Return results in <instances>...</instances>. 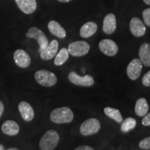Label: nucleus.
Segmentation results:
<instances>
[{
  "label": "nucleus",
  "mask_w": 150,
  "mask_h": 150,
  "mask_svg": "<svg viewBox=\"0 0 150 150\" xmlns=\"http://www.w3.org/2000/svg\"><path fill=\"white\" fill-rule=\"evenodd\" d=\"M149 105L145 98H140L137 100L135 106V112L136 115L140 117H143L148 112Z\"/></svg>",
  "instance_id": "aec40b11"
},
{
  "label": "nucleus",
  "mask_w": 150,
  "mask_h": 150,
  "mask_svg": "<svg viewBox=\"0 0 150 150\" xmlns=\"http://www.w3.org/2000/svg\"><path fill=\"white\" fill-rule=\"evenodd\" d=\"M142 18L144 22L148 27H150V8L145 9L142 12Z\"/></svg>",
  "instance_id": "b1692460"
},
{
  "label": "nucleus",
  "mask_w": 150,
  "mask_h": 150,
  "mask_svg": "<svg viewBox=\"0 0 150 150\" xmlns=\"http://www.w3.org/2000/svg\"><path fill=\"white\" fill-rule=\"evenodd\" d=\"M0 150H4V147L1 144H0Z\"/></svg>",
  "instance_id": "473e14b6"
},
{
  "label": "nucleus",
  "mask_w": 150,
  "mask_h": 150,
  "mask_svg": "<svg viewBox=\"0 0 150 150\" xmlns=\"http://www.w3.org/2000/svg\"><path fill=\"white\" fill-rule=\"evenodd\" d=\"M75 150H95V149H94L93 147H90V146L82 145V146H80V147H77Z\"/></svg>",
  "instance_id": "cd10ccee"
},
{
  "label": "nucleus",
  "mask_w": 150,
  "mask_h": 150,
  "mask_svg": "<svg viewBox=\"0 0 150 150\" xmlns=\"http://www.w3.org/2000/svg\"><path fill=\"white\" fill-rule=\"evenodd\" d=\"M97 25L94 22H88L82 26L80 29V35L83 38H88L96 33Z\"/></svg>",
  "instance_id": "a211bd4d"
},
{
  "label": "nucleus",
  "mask_w": 150,
  "mask_h": 150,
  "mask_svg": "<svg viewBox=\"0 0 150 150\" xmlns=\"http://www.w3.org/2000/svg\"><path fill=\"white\" fill-rule=\"evenodd\" d=\"M57 1L61 3H67V2H69V1H72V0H57Z\"/></svg>",
  "instance_id": "c756f323"
},
{
  "label": "nucleus",
  "mask_w": 150,
  "mask_h": 150,
  "mask_svg": "<svg viewBox=\"0 0 150 150\" xmlns=\"http://www.w3.org/2000/svg\"><path fill=\"white\" fill-rule=\"evenodd\" d=\"M117 27L115 16L113 13H108L105 16L103 21V31L106 34H112L115 32Z\"/></svg>",
  "instance_id": "4468645a"
},
{
  "label": "nucleus",
  "mask_w": 150,
  "mask_h": 150,
  "mask_svg": "<svg viewBox=\"0 0 150 150\" xmlns=\"http://www.w3.org/2000/svg\"><path fill=\"white\" fill-rule=\"evenodd\" d=\"M15 1L20 10L25 14H32L37 8L36 0H15Z\"/></svg>",
  "instance_id": "f8f14e48"
},
{
  "label": "nucleus",
  "mask_w": 150,
  "mask_h": 150,
  "mask_svg": "<svg viewBox=\"0 0 150 150\" xmlns=\"http://www.w3.org/2000/svg\"><path fill=\"white\" fill-rule=\"evenodd\" d=\"M136 127V120L133 117H127L124 120L121 125V131L127 133Z\"/></svg>",
  "instance_id": "5701e85b"
},
{
  "label": "nucleus",
  "mask_w": 150,
  "mask_h": 150,
  "mask_svg": "<svg viewBox=\"0 0 150 150\" xmlns=\"http://www.w3.org/2000/svg\"><path fill=\"white\" fill-rule=\"evenodd\" d=\"M13 59L16 65L22 68H26L31 63V57L23 50H18L15 52Z\"/></svg>",
  "instance_id": "9b49d317"
},
{
  "label": "nucleus",
  "mask_w": 150,
  "mask_h": 150,
  "mask_svg": "<svg viewBox=\"0 0 150 150\" xmlns=\"http://www.w3.org/2000/svg\"><path fill=\"white\" fill-rule=\"evenodd\" d=\"M142 83L145 86H150V70L143 76L142 79Z\"/></svg>",
  "instance_id": "a878e982"
},
{
  "label": "nucleus",
  "mask_w": 150,
  "mask_h": 150,
  "mask_svg": "<svg viewBox=\"0 0 150 150\" xmlns=\"http://www.w3.org/2000/svg\"><path fill=\"white\" fill-rule=\"evenodd\" d=\"M104 111L108 117L117 122V123L122 122V116L118 109L111 107H106L104 108Z\"/></svg>",
  "instance_id": "4be33fe9"
},
{
  "label": "nucleus",
  "mask_w": 150,
  "mask_h": 150,
  "mask_svg": "<svg viewBox=\"0 0 150 150\" xmlns=\"http://www.w3.org/2000/svg\"><path fill=\"white\" fill-rule=\"evenodd\" d=\"M59 134L57 131L50 129L43 135L39 142L41 150H54L59 144Z\"/></svg>",
  "instance_id": "f03ea898"
},
{
  "label": "nucleus",
  "mask_w": 150,
  "mask_h": 150,
  "mask_svg": "<svg viewBox=\"0 0 150 150\" xmlns=\"http://www.w3.org/2000/svg\"><path fill=\"white\" fill-rule=\"evenodd\" d=\"M74 119V113L68 107H61L54 109L50 114V120L56 124L70 123Z\"/></svg>",
  "instance_id": "f257e3e1"
},
{
  "label": "nucleus",
  "mask_w": 150,
  "mask_h": 150,
  "mask_svg": "<svg viewBox=\"0 0 150 150\" xmlns=\"http://www.w3.org/2000/svg\"><path fill=\"white\" fill-rule=\"evenodd\" d=\"M100 51L108 56H114L117 54L118 47L113 40L110 39H104L99 43Z\"/></svg>",
  "instance_id": "0eeeda50"
},
{
  "label": "nucleus",
  "mask_w": 150,
  "mask_h": 150,
  "mask_svg": "<svg viewBox=\"0 0 150 150\" xmlns=\"http://www.w3.org/2000/svg\"><path fill=\"white\" fill-rule=\"evenodd\" d=\"M68 79L70 81V82L76 86L88 87V86H93L94 83V79L91 75L81 76L74 72H70L68 75Z\"/></svg>",
  "instance_id": "1a4fd4ad"
},
{
  "label": "nucleus",
  "mask_w": 150,
  "mask_h": 150,
  "mask_svg": "<svg viewBox=\"0 0 150 150\" xmlns=\"http://www.w3.org/2000/svg\"><path fill=\"white\" fill-rule=\"evenodd\" d=\"M142 124L144 126H150V112L144 116L142 120Z\"/></svg>",
  "instance_id": "bb28decb"
},
{
  "label": "nucleus",
  "mask_w": 150,
  "mask_h": 150,
  "mask_svg": "<svg viewBox=\"0 0 150 150\" xmlns=\"http://www.w3.org/2000/svg\"><path fill=\"white\" fill-rule=\"evenodd\" d=\"M139 57L142 64L150 67V44L143 43L139 49Z\"/></svg>",
  "instance_id": "6ab92c4d"
},
{
  "label": "nucleus",
  "mask_w": 150,
  "mask_h": 150,
  "mask_svg": "<svg viewBox=\"0 0 150 150\" xmlns=\"http://www.w3.org/2000/svg\"><path fill=\"white\" fill-rule=\"evenodd\" d=\"M101 128L100 122L96 118H90L81 124L80 132L83 136H87L97 134Z\"/></svg>",
  "instance_id": "423d86ee"
},
{
  "label": "nucleus",
  "mask_w": 150,
  "mask_h": 150,
  "mask_svg": "<svg viewBox=\"0 0 150 150\" xmlns=\"http://www.w3.org/2000/svg\"><path fill=\"white\" fill-rule=\"evenodd\" d=\"M18 109L20 115L25 121L30 122L34 117V110L32 106L27 102H21L19 104Z\"/></svg>",
  "instance_id": "2eb2a0df"
},
{
  "label": "nucleus",
  "mask_w": 150,
  "mask_h": 150,
  "mask_svg": "<svg viewBox=\"0 0 150 150\" xmlns=\"http://www.w3.org/2000/svg\"><path fill=\"white\" fill-rule=\"evenodd\" d=\"M59 50V42L56 40H52V42L49 43L47 47L40 52V58L45 61H48L53 59L57 54Z\"/></svg>",
  "instance_id": "ddd939ff"
},
{
  "label": "nucleus",
  "mask_w": 150,
  "mask_h": 150,
  "mask_svg": "<svg viewBox=\"0 0 150 150\" xmlns=\"http://www.w3.org/2000/svg\"><path fill=\"white\" fill-rule=\"evenodd\" d=\"M7 150H19L18 149H17V148H15V147H12V148H9Z\"/></svg>",
  "instance_id": "2f4dec72"
},
{
  "label": "nucleus",
  "mask_w": 150,
  "mask_h": 150,
  "mask_svg": "<svg viewBox=\"0 0 150 150\" xmlns=\"http://www.w3.org/2000/svg\"><path fill=\"white\" fill-rule=\"evenodd\" d=\"M90 45L86 41H75L68 45V52L71 55L76 57L85 56L90 51Z\"/></svg>",
  "instance_id": "39448f33"
},
{
  "label": "nucleus",
  "mask_w": 150,
  "mask_h": 150,
  "mask_svg": "<svg viewBox=\"0 0 150 150\" xmlns=\"http://www.w3.org/2000/svg\"><path fill=\"white\" fill-rule=\"evenodd\" d=\"M129 29L135 37H141L145 35L146 27L142 20L138 18H133L129 24Z\"/></svg>",
  "instance_id": "9d476101"
},
{
  "label": "nucleus",
  "mask_w": 150,
  "mask_h": 150,
  "mask_svg": "<svg viewBox=\"0 0 150 150\" xmlns=\"http://www.w3.org/2000/svg\"><path fill=\"white\" fill-rule=\"evenodd\" d=\"M142 63L138 59H134L131 61L127 68L128 77L131 80H136L141 74Z\"/></svg>",
  "instance_id": "6e6552de"
},
{
  "label": "nucleus",
  "mask_w": 150,
  "mask_h": 150,
  "mask_svg": "<svg viewBox=\"0 0 150 150\" xmlns=\"http://www.w3.org/2000/svg\"><path fill=\"white\" fill-rule=\"evenodd\" d=\"M69 54L70 53L67 48H62L59 53L56 55L55 59H54V64L57 66L64 64L69 59Z\"/></svg>",
  "instance_id": "412c9836"
},
{
  "label": "nucleus",
  "mask_w": 150,
  "mask_h": 150,
  "mask_svg": "<svg viewBox=\"0 0 150 150\" xmlns=\"http://www.w3.org/2000/svg\"><path fill=\"white\" fill-rule=\"evenodd\" d=\"M26 35H27V38H33L37 40L39 45V52H40V53L41 52H42L48 45L49 41L47 38L45 34L43 33V31H41L38 28L35 27H31Z\"/></svg>",
  "instance_id": "20e7f679"
},
{
  "label": "nucleus",
  "mask_w": 150,
  "mask_h": 150,
  "mask_svg": "<svg viewBox=\"0 0 150 150\" xmlns=\"http://www.w3.org/2000/svg\"><path fill=\"white\" fill-rule=\"evenodd\" d=\"M1 130L4 134L8 135V136H16L18 134L20 131V127L18 124L13 120L5 121L1 126Z\"/></svg>",
  "instance_id": "f3484780"
},
{
  "label": "nucleus",
  "mask_w": 150,
  "mask_h": 150,
  "mask_svg": "<svg viewBox=\"0 0 150 150\" xmlns=\"http://www.w3.org/2000/svg\"><path fill=\"white\" fill-rule=\"evenodd\" d=\"M143 1L146 4L150 5V0H143Z\"/></svg>",
  "instance_id": "7c9ffc66"
},
{
  "label": "nucleus",
  "mask_w": 150,
  "mask_h": 150,
  "mask_svg": "<svg viewBox=\"0 0 150 150\" xmlns=\"http://www.w3.org/2000/svg\"><path fill=\"white\" fill-rule=\"evenodd\" d=\"M35 79L40 85L46 87H51L57 82V77L53 72L46 70H38L35 73Z\"/></svg>",
  "instance_id": "7ed1b4c3"
},
{
  "label": "nucleus",
  "mask_w": 150,
  "mask_h": 150,
  "mask_svg": "<svg viewBox=\"0 0 150 150\" xmlns=\"http://www.w3.org/2000/svg\"><path fill=\"white\" fill-rule=\"evenodd\" d=\"M48 29L52 35L59 38H65L66 37V31L59 22L55 20H51L48 23Z\"/></svg>",
  "instance_id": "dca6fc26"
},
{
  "label": "nucleus",
  "mask_w": 150,
  "mask_h": 150,
  "mask_svg": "<svg viewBox=\"0 0 150 150\" xmlns=\"http://www.w3.org/2000/svg\"><path fill=\"white\" fill-rule=\"evenodd\" d=\"M139 147L142 149H150V137L142 140L139 143Z\"/></svg>",
  "instance_id": "393cba45"
},
{
  "label": "nucleus",
  "mask_w": 150,
  "mask_h": 150,
  "mask_svg": "<svg viewBox=\"0 0 150 150\" xmlns=\"http://www.w3.org/2000/svg\"><path fill=\"white\" fill-rule=\"evenodd\" d=\"M4 106L2 102H1V101H0V117H1V115H2V114L4 112Z\"/></svg>",
  "instance_id": "c85d7f7f"
}]
</instances>
